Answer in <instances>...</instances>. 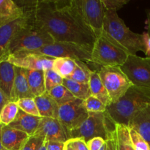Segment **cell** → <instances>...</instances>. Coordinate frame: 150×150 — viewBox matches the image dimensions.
Listing matches in <instances>:
<instances>
[{"label": "cell", "instance_id": "1", "mask_svg": "<svg viewBox=\"0 0 150 150\" xmlns=\"http://www.w3.org/2000/svg\"><path fill=\"white\" fill-rule=\"evenodd\" d=\"M25 4L21 7L32 21L55 42L93 46L96 36L83 21L75 0H38Z\"/></svg>", "mask_w": 150, "mask_h": 150}, {"label": "cell", "instance_id": "2", "mask_svg": "<svg viewBox=\"0 0 150 150\" xmlns=\"http://www.w3.org/2000/svg\"><path fill=\"white\" fill-rule=\"evenodd\" d=\"M150 105V88L133 85L118 101L106 107L105 114L114 125L128 126L135 114Z\"/></svg>", "mask_w": 150, "mask_h": 150}, {"label": "cell", "instance_id": "3", "mask_svg": "<svg viewBox=\"0 0 150 150\" xmlns=\"http://www.w3.org/2000/svg\"><path fill=\"white\" fill-rule=\"evenodd\" d=\"M103 30L120 44L129 54L136 55L139 51L145 54L142 34L136 33L130 30L124 21L120 18L117 12L105 10Z\"/></svg>", "mask_w": 150, "mask_h": 150}, {"label": "cell", "instance_id": "4", "mask_svg": "<svg viewBox=\"0 0 150 150\" xmlns=\"http://www.w3.org/2000/svg\"><path fill=\"white\" fill-rule=\"evenodd\" d=\"M130 55L129 53L105 31L97 35L92 46V63L98 71L102 67H121Z\"/></svg>", "mask_w": 150, "mask_h": 150}, {"label": "cell", "instance_id": "5", "mask_svg": "<svg viewBox=\"0 0 150 150\" xmlns=\"http://www.w3.org/2000/svg\"><path fill=\"white\" fill-rule=\"evenodd\" d=\"M54 42L52 37L46 31L37 26L31 20L30 23L22 29L13 40L8 48L7 58L11 54L35 51L53 44Z\"/></svg>", "mask_w": 150, "mask_h": 150}, {"label": "cell", "instance_id": "6", "mask_svg": "<svg viewBox=\"0 0 150 150\" xmlns=\"http://www.w3.org/2000/svg\"><path fill=\"white\" fill-rule=\"evenodd\" d=\"M116 128L105 113H89V117L78 128L68 133V139H82L87 142L94 138L108 139L111 133Z\"/></svg>", "mask_w": 150, "mask_h": 150}, {"label": "cell", "instance_id": "7", "mask_svg": "<svg viewBox=\"0 0 150 150\" xmlns=\"http://www.w3.org/2000/svg\"><path fill=\"white\" fill-rule=\"evenodd\" d=\"M32 52L43 54L54 58H70L86 63L92 62V46L81 45L73 42H54Z\"/></svg>", "mask_w": 150, "mask_h": 150}, {"label": "cell", "instance_id": "8", "mask_svg": "<svg viewBox=\"0 0 150 150\" xmlns=\"http://www.w3.org/2000/svg\"><path fill=\"white\" fill-rule=\"evenodd\" d=\"M98 74L111 100V103L118 101L133 86L120 66L102 67Z\"/></svg>", "mask_w": 150, "mask_h": 150}, {"label": "cell", "instance_id": "9", "mask_svg": "<svg viewBox=\"0 0 150 150\" xmlns=\"http://www.w3.org/2000/svg\"><path fill=\"white\" fill-rule=\"evenodd\" d=\"M120 67L132 84L150 88V57L130 54Z\"/></svg>", "mask_w": 150, "mask_h": 150}, {"label": "cell", "instance_id": "10", "mask_svg": "<svg viewBox=\"0 0 150 150\" xmlns=\"http://www.w3.org/2000/svg\"><path fill=\"white\" fill-rule=\"evenodd\" d=\"M75 2L85 23L95 36L100 35L105 14L102 0H75Z\"/></svg>", "mask_w": 150, "mask_h": 150}, {"label": "cell", "instance_id": "11", "mask_svg": "<svg viewBox=\"0 0 150 150\" xmlns=\"http://www.w3.org/2000/svg\"><path fill=\"white\" fill-rule=\"evenodd\" d=\"M88 117L89 112L85 109L82 100L76 98L59 108L58 120L65 129L67 136L69 132L80 127Z\"/></svg>", "mask_w": 150, "mask_h": 150}, {"label": "cell", "instance_id": "12", "mask_svg": "<svg viewBox=\"0 0 150 150\" xmlns=\"http://www.w3.org/2000/svg\"><path fill=\"white\" fill-rule=\"evenodd\" d=\"M56 58L32 51H23L8 56L5 61L9 62L16 67L26 70H45L53 68Z\"/></svg>", "mask_w": 150, "mask_h": 150}, {"label": "cell", "instance_id": "13", "mask_svg": "<svg viewBox=\"0 0 150 150\" xmlns=\"http://www.w3.org/2000/svg\"><path fill=\"white\" fill-rule=\"evenodd\" d=\"M25 14L23 17L12 23L0 26V62L5 61L8 48L13 40L22 29L30 23V17L26 13Z\"/></svg>", "mask_w": 150, "mask_h": 150}, {"label": "cell", "instance_id": "14", "mask_svg": "<svg viewBox=\"0 0 150 150\" xmlns=\"http://www.w3.org/2000/svg\"><path fill=\"white\" fill-rule=\"evenodd\" d=\"M34 136L44 138L45 141L63 143H65L69 139L67 132L59 120L48 117L41 118L40 122Z\"/></svg>", "mask_w": 150, "mask_h": 150}, {"label": "cell", "instance_id": "15", "mask_svg": "<svg viewBox=\"0 0 150 150\" xmlns=\"http://www.w3.org/2000/svg\"><path fill=\"white\" fill-rule=\"evenodd\" d=\"M29 138L24 132L2 125L1 142L6 150H21Z\"/></svg>", "mask_w": 150, "mask_h": 150}, {"label": "cell", "instance_id": "16", "mask_svg": "<svg viewBox=\"0 0 150 150\" xmlns=\"http://www.w3.org/2000/svg\"><path fill=\"white\" fill-rule=\"evenodd\" d=\"M127 127L141 135L150 147V105L136 113Z\"/></svg>", "mask_w": 150, "mask_h": 150}, {"label": "cell", "instance_id": "17", "mask_svg": "<svg viewBox=\"0 0 150 150\" xmlns=\"http://www.w3.org/2000/svg\"><path fill=\"white\" fill-rule=\"evenodd\" d=\"M28 98H34V97L28 83L26 70L16 67V77L10 100L16 103L19 100Z\"/></svg>", "mask_w": 150, "mask_h": 150}, {"label": "cell", "instance_id": "18", "mask_svg": "<svg viewBox=\"0 0 150 150\" xmlns=\"http://www.w3.org/2000/svg\"><path fill=\"white\" fill-rule=\"evenodd\" d=\"M42 117H36V116L30 115L24 111L19 109L16 118L14 121L9 125L8 126L24 132L29 136H34L36 132Z\"/></svg>", "mask_w": 150, "mask_h": 150}, {"label": "cell", "instance_id": "19", "mask_svg": "<svg viewBox=\"0 0 150 150\" xmlns=\"http://www.w3.org/2000/svg\"><path fill=\"white\" fill-rule=\"evenodd\" d=\"M23 9L12 0H0V26L25 16Z\"/></svg>", "mask_w": 150, "mask_h": 150}, {"label": "cell", "instance_id": "20", "mask_svg": "<svg viewBox=\"0 0 150 150\" xmlns=\"http://www.w3.org/2000/svg\"><path fill=\"white\" fill-rule=\"evenodd\" d=\"M35 101L41 117L58 119L59 106L48 92L35 98Z\"/></svg>", "mask_w": 150, "mask_h": 150}, {"label": "cell", "instance_id": "21", "mask_svg": "<svg viewBox=\"0 0 150 150\" xmlns=\"http://www.w3.org/2000/svg\"><path fill=\"white\" fill-rule=\"evenodd\" d=\"M15 77L16 66L7 61L0 62V88L10 99L13 92Z\"/></svg>", "mask_w": 150, "mask_h": 150}, {"label": "cell", "instance_id": "22", "mask_svg": "<svg viewBox=\"0 0 150 150\" xmlns=\"http://www.w3.org/2000/svg\"><path fill=\"white\" fill-rule=\"evenodd\" d=\"M89 88H90L91 95L98 98L106 107L109 106L111 104V100L107 92L106 89L104 86L98 72L92 70L90 74V79L89 81Z\"/></svg>", "mask_w": 150, "mask_h": 150}, {"label": "cell", "instance_id": "23", "mask_svg": "<svg viewBox=\"0 0 150 150\" xmlns=\"http://www.w3.org/2000/svg\"><path fill=\"white\" fill-rule=\"evenodd\" d=\"M26 76L34 98L47 92L45 83V72L43 70H26Z\"/></svg>", "mask_w": 150, "mask_h": 150}, {"label": "cell", "instance_id": "24", "mask_svg": "<svg viewBox=\"0 0 150 150\" xmlns=\"http://www.w3.org/2000/svg\"><path fill=\"white\" fill-rule=\"evenodd\" d=\"M117 150H134L128 127L123 125H116L114 131Z\"/></svg>", "mask_w": 150, "mask_h": 150}, {"label": "cell", "instance_id": "25", "mask_svg": "<svg viewBox=\"0 0 150 150\" xmlns=\"http://www.w3.org/2000/svg\"><path fill=\"white\" fill-rule=\"evenodd\" d=\"M62 84L77 99L84 100L92 95L89 83H80L72 79H66L63 80Z\"/></svg>", "mask_w": 150, "mask_h": 150}, {"label": "cell", "instance_id": "26", "mask_svg": "<svg viewBox=\"0 0 150 150\" xmlns=\"http://www.w3.org/2000/svg\"><path fill=\"white\" fill-rule=\"evenodd\" d=\"M76 63V60L70 58H56L54 62L53 69L64 79H70L73 74Z\"/></svg>", "mask_w": 150, "mask_h": 150}, {"label": "cell", "instance_id": "27", "mask_svg": "<svg viewBox=\"0 0 150 150\" xmlns=\"http://www.w3.org/2000/svg\"><path fill=\"white\" fill-rule=\"evenodd\" d=\"M48 92L58 104L59 106L68 103L76 99L73 94L63 84L56 86Z\"/></svg>", "mask_w": 150, "mask_h": 150}, {"label": "cell", "instance_id": "28", "mask_svg": "<svg viewBox=\"0 0 150 150\" xmlns=\"http://www.w3.org/2000/svg\"><path fill=\"white\" fill-rule=\"evenodd\" d=\"M76 68L73 74L70 76V79H72L80 83H89L92 70L84 62L81 61V60H76Z\"/></svg>", "mask_w": 150, "mask_h": 150}, {"label": "cell", "instance_id": "29", "mask_svg": "<svg viewBox=\"0 0 150 150\" xmlns=\"http://www.w3.org/2000/svg\"><path fill=\"white\" fill-rule=\"evenodd\" d=\"M19 108L16 102L10 101L3 108L0 113V121L1 124L4 125H9L16 118Z\"/></svg>", "mask_w": 150, "mask_h": 150}, {"label": "cell", "instance_id": "30", "mask_svg": "<svg viewBox=\"0 0 150 150\" xmlns=\"http://www.w3.org/2000/svg\"><path fill=\"white\" fill-rule=\"evenodd\" d=\"M44 72H45V89L47 92H49L56 86L62 84L64 79L54 69H48Z\"/></svg>", "mask_w": 150, "mask_h": 150}, {"label": "cell", "instance_id": "31", "mask_svg": "<svg viewBox=\"0 0 150 150\" xmlns=\"http://www.w3.org/2000/svg\"><path fill=\"white\" fill-rule=\"evenodd\" d=\"M16 103H17L19 109L24 111L26 114L36 116V117H40L38 107L36 105V103L35 101V98H23V99L18 100Z\"/></svg>", "mask_w": 150, "mask_h": 150}, {"label": "cell", "instance_id": "32", "mask_svg": "<svg viewBox=\"0 0 150 150\" xmlns=\"http://www.w3.org/2000/svg\"><path fill=\"white\" fill-rule=\"evenodd\" d=\"M83 105L89 113H105L106 111V106L92 95L83 100Z\"/></svg>", "mask_w": 150, "mask_h": 150}, {"label": "cell", "instance_id": "33", "mask_svg": "<svg viewBox=\"0 0 150 150\" xmlns=\"http://www.w3.org/2000/svg\"><path fill=\"white\" fill-rule=\"evenodd\" d=\"M129 128V127H128ZM130 139L133 143L134 150H150V147L144 139L136 130L129 128Z\"/></svg>", "mask_w": 150, "mask_h": 150}, {"label": "cell", "instance_id": "34", "mask_svg": "<svg viewBox=\"0 0 150 150\" xmlns=\"http://www.w3.org/2000/svg\"><path fill=\"white\" fill-rule=\"evenodd\" d=\"M45 142V139L42 137L35 136H29L21 150H40Z\"/></svg>", "mask_w": 150, "mask_h": 150}, {"label": "cell", "instance_id": "35", "mask_svg": "<svg viewBox=\"0 0 150 150\" xmlns=\"http://www.w3.org/2000/svg\"><path fill=\"white\" fill-rule=\"evenodd\" d=\"M105 10L117 12L129 2V0H102Z\"/></svg>", "mask_w": 150, "mask_h": 150}, {"label": "cell", "instance_id": "36", "mask_svg": "<svg viewBox=\"0 0 150 150\" xmlns=\"http://www.w3.org/2000/svg\"><path fill=\"white\" fill-rule=\"evenodd\" d=\"M89 150H106V141L100 137L94 138L86 142Z\"/></svg>", "mask_w": 150, "mask_h": 150}, {"label": "cell", "instance_id": "37", "mask_svg": "<svg viewBox=\"0 0 150 150\" xmlns=\"http://www.w3.org/2000/svg\"><path fill=\"white\" fill-rule=\"evenodd\" d=\"M65 143L73 150H89L86 142L82 139H70Z\"/></svg>", "mask_w": 150, "mask_h": 150}, {"label": "cell", "instance_id": "38", "mask_svg": "<svg viewBox=\"0 0 150 150\" xmlns=\"http://www.w3.org/2000/svg\"><path fill=\"white\" fill-rule=\"evenodd\" d=\"M46 142L47 150H64V144L59 142H52V141H45Z\"/></svg>", "mask_w": 150, "mask_h": 150}, {"label": "cell", "instance_id": "39", "mask_svg": "<svg viewBox=\"0 0 150 150\" xmlns=\"http://www.w3.org/2000/svg\"><path fill=\"white\" fill-rule=\"evenodd\" d=\"M142 38L145 47V55L146 57H150V34L145 31L142 33Z\"/></svg>", "mask_w": 150, "mask_h": 150}, {"label": "cell", "instance_id": "40", "mask_svg": "<svg viewBox=\"0 0 150 150\" xmlns=\"http://www.w3.org/2000/svg\"><path fill=\"white\" fill-rule=\"evenodd\" d=\"M114 131L111 133L106 140V150H117V146L114 139Z\"/></svg>", "mask_w": 150, "mask_h": 150}, {"label": "cell", "instance_id": "41", "mask_svg": "<svg viewBox=\"0 0 150 150\" xmlns=\"http://www.w3.org/2000/svg\"><path fill=\"white\" fill-rule=\"evenodd\" d=\"M10 99L5 93L4 91L0 88V113H1V110L3 109L4 106L7 105L8 103L10 102Z\"/></svg>", "mask_w": 150, "mask_h": 150}, {"label": "cell", "instance_id": "42", "mask_svg": "<svg viewBox=\"0 0 150 150\" xmlns=\"http://www.w3.org/2000/svg\"><path fill=\"white\" fill-rule=\"evenodd\" d=\"M145 23H146V32L150 34V10H146V20Z\"/></svg>", "mask_w": 150, "mask_h": 150}, {"label": "cell", "instance_id": "43", "mask_svg": "<svg viewBox=\"0 0 150 150\" xmlns=\"http://www.w3.org/2000/svg\"><path fill=\"white\" fill-rule=\"evenodd\" d=\"M1 127H2V124L0 125V150H6L3 146L2 142H1Z\"/></svg>", "mask_w": 150, "mask_h": 150}, {"label": "cell", "instance_id": "44", "mask_svg": "<svg viewBox=\"0 0 150 150\" xmlns=\"http://www.w3.org/2000/svg\"><path fill=\"white\" fill-rule=\"evenodd\" d=\"M64 150H73L72 149L71 147H70V146H69L67 144H64Z\"/></svg>", "mask_w": 150, "mask_h": 150}, {"label": "cell", "instance_id": "45", "mask_svg": "<svg viewBox=\"0 0 150 150\" xmlns=\"http://www.w3.org/2000/svg\"><path fill=\"white\" fill-rule=\"evenodd\" d=\"M40 150H47V148H46V142H45V143H44V144L42 145V147L40 148Z\"/></svg>", "mask_w": 150, "mask_h": 150}, {"label": "cell", "instance_id": "46", "mask_svg": "<svg viewBox=\"0 0 150 150\" xmlns=\"http://www.w3.org/2000/svg\"><path fill=\"white\" fill-rule=\"evenodd\" d=\"M0 125H1V121H0Z\"/></svg>", "mask_w": 150, "mask_h": 150}]
</instances>
